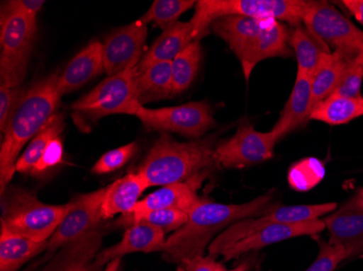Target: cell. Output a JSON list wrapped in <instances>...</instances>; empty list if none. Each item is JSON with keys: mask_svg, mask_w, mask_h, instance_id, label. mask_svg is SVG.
<instances>
[{"mask_svg": "<svg viewBox=\"0 0 363 271\" xmlns=\"http://www.w3.org/2000/svg\"><path fill=\"white\" fill-rule=\"evenodd\" d=\"M273 191L242 204L201 201L189 212V220L167 239L163 258L183 264L205 256L207 246L230 225L246 218L258 217L270 211Z\"/></svg>", "mask_w": 363, "mask_h": 271, "instance_id": "1", "label": "cell"}, {"mask_svg": "<svg viewBox=\"0 0 363 271\" xmlns=\"http://www.w3.org/2000/svg\"><path fill=\"white\" fill-rule=\"evenodd\" d=\"M59 73L48 75L26 89L8 122L0 148V188L5 192L13 177L20 152L56 114L60 103Z\"/></svg>", "mask_w": 363, "mask_h": 271, "instance_id": "2", "label": "cell"}, {"mask_svg": "<svg viewBox=\"0 0 363 271\" xmlns=\"http://www.w3.org/2000/svg\"><path fill=\"white\" fill-rule=\"evenodd\" d=\"M217 136L179 142L162 132L136 172L150 187L184 183L217 166Z\"/></svg>", "mask_w": 363, "mask_h": 271, "instance_id": "3", "label": "cell"}, {"mask_svg": "<svg viewBox=\"0 0 363 271\" xmlns=\"http://www.w3.org/2000/svg\"><path fill=\"white\" fill-rule=\"evenodd\" d=\"M1 197L0 227L36 242H48L72 207V201L62 205L46 204L20 187H7Z\"/></svg>", "mask_w": 363, "mask_h": 271, "instance_id": "4", "label": "cell"}, {"mask_svg": "<svg viewBox=\"0 0 363 271\" xmlns=\"http://www.w3.org/2000/svg\"><path fill=\"white\" fill-rule=\"evenodd\" d=\"M306 6V0H199L191 20L194 40L199 42L214 21L228 16L287 22L296 28L303 23Z\"/></svg>", "mask_w": 363, "mask_h": 271, "instance_id": "5", "label": "cell"}, {"mask_svg": "<svg viewBox=\"0 0 363 271\" xmlns=\"http://www.w3.org/2000/svg\"><path fill=\"white\" fill-rule=\"evenodd\" d=\"M136 67L104 79L86 95L75 101L73 120L82 129L106 116L124 114L135 116L142 107L136 97Z\"/></svg>", "mask_w": 363, "mask_h": 271, "instance_id": "6", "label": "cell"}, {"mask_svg": "<svg viewBox=\"0 0 363 271\" xmlns=\"http://www.w3.org/2000/svg\"><path fill=\"white\" fill-rule=\"evenodd\" d=\"M0 25V86L21 87L38 30L36 16L1 11Z\"/></svg>", "mask_w": 363, "mask_h": 271, "instance_id": "7", "label": "cell"}, {"mask_svg": "<svg viewBox=\"0 0 363 271\" xmlns=\"http://www.w3.org/2000/svg\"><path fill=\"white\" fill-rule=\"evenodd\" d=\"M303 23L332 54L352 61L363 52V30L328 1H307Z\"/></svg>", "mask_w": 363, "mask_h": 271, "instance_id": "8", "label": "cell"}, {"mask_svg": "<svg viewBox=\"0 0 363 271\" xmlns=\"http://www.w3.org/2000/svg\"><path fill=\"white\" fill-rule=\"evenodd\" d=\"M336 209L337 204L334 202L312 205H274L270 211L263 215L240 220L226 228L210 243L208 254L217 258L232 244L266 226L273 224L306 223L310 220L320 219L322 216L333 213Z\"/></svg>", "mask_w": 363, "mask_h": 271, "instance_id": "9", "label": "cell"}, {"mask_svg": "<svg viewBox=\"0 0 363 271\" xmlns=\"http://www.w3.org/2000/svg\"><path fill=\"white\" fill-rule=\"evenodd\" d=\"M135 116L148 129L175 132L191 138H201L217 125L207 101L161 109H148L142 105Z\"/></svg>", "mask_w": 363, "mask_h": 271, "instance_id": "10", "label": "cell"}, {"mask_svg": "<svg viewBox=\"0 0 363 271\" xmlns=\"http://www.w3.org/2000/svg\"><path fill=\"white\" fill-rule=\"evenodd\" d=\"M277 142L272 132H258L250 122H242L232 137L217 144V166L242 168L270 160Z\"/></svg>", "mask_w": 363, "mask_h": 271, "instance_id": "11", "label": "cell"}, {"mask_svg": "<svg viewBox=\"0 0 363 271\" xmlns=\"http://www.w3.org/2000/svg\"><path fill=\"white\" fill-rule=\"evenodd\" d=\"M106 188L86 193L73 200L72 207L63 218L62 223L47 244V258L59 248L79 241L94 230L97 229L103 217V202Z\"/></svg>", "mask_w": 363, "mask_h": 271, "instance_id": "12", "label": "cell"}, {"mask_svg": "<svg viewBox=\"0 0 363 271\" xmlns=\"http://www.w3.org/2000/svg\"><path fill=\"white\" fill-rule=\"evenodd\" d=\"M147 24L142 20L112 30L103 42L105 73L108 76L135 69L142 60L147 38Z\"/></svg>", "mask_w": 363, "mask_h": 271, "instance_id": "13", "label": "cell"}, {"mask_svg": "<svg viewBox=\"0 0 363 271\" xmlns=\"http://www.w3.org/2000/svg\"><path fill=\"white\" fill-rule=\"evenodd\" d=\"M209 173L210 171H207L184 183L164 185L159 190L150 193L144 200L138 202L133 211L128 215L122 216L120 223L128 227L132 220L156 209H177L189 213L196 203L201 201L198 197L197 190Z\"/></svg>", "mask_w": 363, "mask_h": 271, "instance_id": "14", "label": "cell"}, {"mask_svg": "<svg viewBox=\"0 0 363 271\" xmlns=\"http://www.w3.org/2000/svg\"><path fill=\"white\" fill-rule=\"evenodd\" d=\"M326 229L322 219L310 220L301 224H273L261 228L226 248L221 255L225 260L240 258L246 253L260 250L285 240L301 236H315Z\"/></svg>", "mask_w": 363, "mask_h": 271, "instance_id": "15", "label": "cell"}, {"mask_svg": "<svg viewBox=\"0 0 363 271\" xmlns=\"http://www.w3.org/2000/svg\"><path fill=\"white\" fill-rule=\"evenodd\" d=\"M330 233L328 243L347 248L350 256L363 252V197L357 195L322 219Z\"/></svg>", "mask_w": 363, "mask_h": 271, "instance_id": "16", "label": "cell"}, {"mask_svg": "<svg viewBox=\"0 0 363 271\" xmlns=\"http://www.w3.org/2000/svg\"><path fill=\"white\" fill-rule=\"evenodd\" d=\"M166 232L147 224H136L125 230L119 243L98 253L94 265L98 270L111 260L122 258L132 253L163 252L166 246Z\"/></svg>", "mask_w": 363, "mask_h": 271, "instance_id": "17", "label": "cell"}, {"mask_svg": "<svg viewBox=\"0 0 363 271\" xmlns=\"http://www.w3.org/2000/svg\"><path fill=\"white\" fill-rule=\"evenodd\" d=\"M289 38L291 33L283 22L275 20L269 22L240 61L246 81L252 76L256 65L262 61L277 57H291L293 52L289 46Z\"/></svg>", "mask_w": 363, "mask_h": 271, "instance_id": "18", "label": "cell"}, {"mask_svg": "<svg viewBox=\"0 0 363 271\" xmlns=\"http://www.w3.org/2000/svg\"><path fill=\"white\" fill-rule=\"evenodd\" d=\"M103 72H105L103 42L97 40H91L59 75L58 88L60 95L63 97L67 93L81 88Z\"/></svg>", "mask_w": 363, "mask_h": 271, "instance_id": "19", "label": "cell"}, {"mask_svg": "<svg viewBox=\"0 0 363 271\" xmlns=\"http://www.w3.org/2000/svg\"><path fill=\"white\" fill-rule=\"evenodd\" d=\"M311 100L312 77L297 71L291 96L285 103L279 120L270 130L277 142L309 120L311 114Z\"/></svg>", "mask_w": 363, "mask_h": 271, "instance_id": "20", "label": "cell"}, {"mask_svg": "<svg viewBox=\"0 0 363 271\" xmlns=\"http://www.w3.org/2000/svg\"><path fill=\"white\" fill-rule=\"evenodd\" d=\"M270 21L272 20L228 16L214 21L210 30L228 45L240 61Z\"/></svg>", "mask_w": 363, "mask_h": 271, "instance_id": "21", "label": "cell"}, {"mask_svg": "<svg viewBox=\"0 0 363 271\" xmlns=\"http://www.w3.org/2000/svg\"><path fill=\"white\" fill-rule=\"evenodd\" d=\"M147 188H150V185L138 172L128 173L108 185L101 209L104 219H109L117 214H130Z\"/></svg>", "mask_w": 363, "mask_h": 271, "instance_id": "22", "label": "cell"}, {"mask_svg": "<svg viewBox=\"0 0 363 271\" xmlns=\"http://www.w3.org/2000/svg\"><path fill=\"white\" fill-rule=\"evenodd\" d=\"M194 40V28L191 22H177L155 40L146 54L136 67L138 70L152 63L172 62Z\"/></svg>", "mask_w": 363, "mask_h": 271, "instance_id": "23", "label": "cell"}, {"mask_svg": "<svg viewBox=\"0 0 363 271\" xmlns=\"http://www.w3.org/2000/svg\"><path fill=\"white\" fill-rule=\"evenodd\" d=\"M136 97L144 105L173 96L171 62H157L138 70L135 75Z\"/></svg>", "mask_w": 363, "mask_h": 271, "instance_id": "24", "label": "cell"}, {"mask_svg": "<svg viewBox=\"0 0 363 271\" xmlns=\"http://www.w3.org/2000/svg\"><path fill=\"white\" fill-rule=\"evenodd\" d=\"M101 242L103 233L97 228L79 241L62 248V253L49 269L50 271H99L93 260L97 256Z\"/></svg>", "mask_w": 363, "mask_h": 271, "instance_id": "25", "label": "cell"}, {"mask_svg": "<svg viewBox=\"0 0 363 271\" xmlns=\"http://www.w3.org/2000/svg\"><path fill=\"white\" fill-rule=\"evenodd\" d=\"M0 228V271H16L30 258L47 250L48 242H36Z\"/></svg>", "mask_w": 363, "mask_h": 271, "instance_id": "26", "label": "cell"}, {"mask_svg": "<svg viewBox=\"0 0 363 271\" xmlns=\"http://www.w3.org/2000/svg\"><path fill=\"white\" fill-rule=\"evenodd\" d=\"M361 116H363V97L331 96L312 110L309 120L335 126L350 123Z\"/></svg>", "mask_w": 363, "mask_h": 271, "instance_id": "27", "label": "cell"}, {"mask_svg": "<svg viewBox=\"0 0 363 271\" xmlns=\"http://www.w3.org/2000/svg\"><path fill=\"white\" fill-rule=\"evenodd\" d=\"M289 46L297 59L298 71L313 76L326 57L332 54L323 45L310 35L305 26H296L289 38Z\"/></svg>", "mask_w": 363, "mask_h": 271, "instance_id": "28", "label": "cell"}, {"mask_svg": "<svg viewBox=\"0 0 363 271\" xmlns=\"http://www.w3.org/2000/svg\"><path fill=\"white\" fill-rule=\"evenodd\" d=\"M350 60L330 54L312 76L311 111L335 91Z\"/></svg>", "mask_w": 363, "mask_h": 271, "instance_id": "29", "label": "cell"}, {"mask_svg": "<svg viewBox=\"0 0 363 271\" xmlns=\"http://www.w3.org/2000/svg\"><path fill=\"white\" fill-rule=\"evenodd\" d=\"M65 126V118L62 114H55L44 128L30 140L28 148L20 156L16 165V172L21 174H30L50 142L55 138L60 137Z\"/></svg>", "mask_w": 363, "mask_h": 271, "instance_id": "30", "label": "cell"}, {"mask_svg": "<svg viewBox=\"0 0 363 271\" xmlns=\"http://www.w3.org/2000/svg\"><path fill=\"white\" fill-rule=\"evenodd\" d=\"M201 42L195 40L171 62L173 96L186 91L195 81L201 67Z\"/></svg>", "mask_w": 363, "mask_h": 271, "instance_id": "31", "label": "cell"}, {"mask_svg": "<svg viewBox=\"0 0 363 271\" xmlns=\"http://www.w3.org/2000/svg\"><path fill=\"white\" fill-rule=\"evenodd\" d=\"M196 3L194 0H156L140 20L166 30L177 24L182 14L196 6Z\"/></svg>", "mask_w": 363, "mask_h": 271, "instance_id": "32", "label": "cell"}, {"mask_svg": "<svg viewBox=\"0 0 363 271\" xmlns=\"http://www.w3.org/2000/svg\"><path fill=\"white\" fill-rule=\"evenodd\" d=\"M187 220H189L187 212L177 209H156L132 220L128 228L136 224H147V225L159 228L164 232L177 231L187 223Z\"/></svg>", "mask_w": 363, "mask_h": 271, "instance_id": "33", "label": "cell"}, {"mask_svg": "<svg viewBox=\"0 0 363 271\" xmlns=\"http://www.w3.org/2000/svg\"><path fill=\"white\" fill-rule=\"evenodd\" d=\"M138 150V144L135 142L108 151L99 158L95 163L91 172L94 174L103 175L116 172L118 169L123 167L126 163L130 162V158L135 156Z\"/></svg>", "mask_w": 363, "mask_h": 271, "instance_id": "34", "label": "cell"}, {"mask_svg": "<svg viewBox=\"0 0 363 271\" xmlns=\"http://www.w3.org/2000/svg\"><path fill=\"white\" fill-rule=\"evenodd\" d=\"M348 258H350V252L345 246H333L321 240L317 260L306 271H334Z\"/></svg>", "mask_w": 363, "mask_h": 271, "instance_id": "35", "label": "cell"}, {"mask_svg": "<svg viewBox=\"0 0 363 271\" xmlns=\"http://www.w3.org/2000/svg\"><path fill=\"white\" fill-rule=\"evenodd\" d=\"M363 83V67L356 61L348 63L337 87L332 96L337 97L361 98V87ZM331 97V96H330Z\"/></svg>", "mask_w": 363, "mask_h": 271, "instance_id": "36", "label": "cell"}, {"mask_svg": "<svg viewBox=\"0 0 363 271\" xmlns=\"http://www.w3.org/2000/svg\"><path fill=\"white\" fill-rule=\"evenodd\" d=\"M26 91L22 87L0 86V130L5 132L8 122L13 114L14 110L19 105L22 96Z\"/></svg>", "mask_w": 363, "mask_h": 271, "instance_id": "37", "label": "cell"}, {"mask_svg": "<svg viewBox=\"0 0 363 271\" xmlns=\"http://www.w3.org/2000/svg\"><path fill=\"white\" fill-rule=\"evenodd\" d=\"M63 158V146L60 137L55 138L47 146L42 158L38 161L36 166L33 169L30 175L36 177H42L48 173L50 169L58 166Z\"/></svg>", "mask_w": 363, "mask_h": 271, "instance_id": "38", "label": "cell"}, {"mask_svg": "<svg viewBox=\"0 0 363 271\" xmlns=\"http://www.w3.org/2000/svg\"><path fill=\"white\" fill-rule=\"evenodd\" d=\"M43 0H10L3 3L1 11H16L28 16H38L44 7Z\"/></svg>", "mask_w": 363, "mask_h": 271, "instance_id": "39", "label": "cell"}, {"mask_svg": "<svg viewBox=\"0 0 363 271\" xmlns=\"http://www.w3.org/2000/svg\"><path fill=\"white\" fill-rule=\"evenodd\" d=\"M220 264L221 263L216 262V258L208 255L193 260H187L182 265L185 267L186 271H217Z\"/></svg>", "mask_w": 363, "mask_h": 271, "instance_id": "40", "label": "cell"}, {"mask_svg": "<svg viewBox=\"0 0 363 271\" xmlns=\"http://www.w3.org/2000/svg\"><path fill=\"white\" fill-rule=\"evenodd\" d=\"M340 4L363 25V0H342Z\"/></svg>", "mask_w": 363, "mask_h": 271, "instance_id": "41", "label": "cell"}, {"mask_svg": "<svg viewBox=\"0 0 363 271\" xmlns=\"http://www.w3.org/2000/svg\"><path fill=\"white\" fill-rule=\"evenodd\" d=\"M250 264H252L250 262H244L242 263V264L238 265V266L235 267V268L230 269V270L226 269L223 265L220 264L219 267H218L217 271H250Z\"/></svg>", "mask_w": 363, "mask_h": 271, "instance_id": "42", "label": "cell"}, {"mask_svg": "<svg viewBox=\"0 0 363 271\" xmlns=\"http://www.w3.org/2000/svg\"><path fill=\"white\" fill-rule=\"evenodd\" d=\"M104 271H121V258H117V260L108 263Z\"/></svg>", "mask_w": 363, "mask_h": 271, "instance_id": "43", "label": "cell"}, {"mask_svg": "<svg viewBox=\"0 0 363 271\" xmlns=\"http://www.w3.org/2000/svg\"><path fill=\"white\" fill-rule=\"evenodd\" d=\"M354 61H356L357 63H358L360 67H363V52H361L360 54H359L358 57H357L356 59H354Z\"/></svg>", "mask_w": 363, "mask_h": 271, "instance_id": "44", "label": "cell"}, {"mask_svg": "<svg viewBox=\"0 0 363 271\" xmlns=\"http://www.w3.org/2000/svg\"><path fill=\"white\" fill-rule=\"evenodd\" d=\"M358 195L363 197V188H361L360 190L358 191Z\"/></svg>", "mask_w": 363, "mask_h": 271, "instance_id": "45", "label": "cell"}, {"mask_svg": "<svg viewBox=\"0 0 363 271\" xmlns=\"http://www.w3.org/2000/svg\"><path fill=\"white\" fill-rule=\"evenodd\" d=\"M32 269H33V267H30V269H28V270H26V271L32 270Z\"/></svg>", "mask_w": 363, "mask_h": 271, "instance_id": "46", "label": "cell"}]
</instances>
